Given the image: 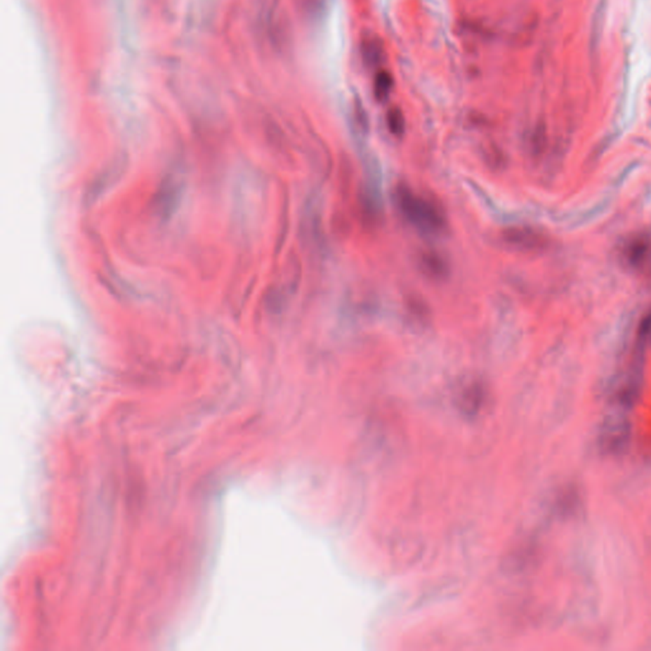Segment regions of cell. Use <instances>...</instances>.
Returning <instances> with one entry per match:
<instances>
[{"label": "cell", "instance_id": "1", "mask_svg": "<svg viewBox=\"0 0 651 651\" xmlns=\"http://www.w3.org/2000/svg\"><path fill=\"white\" fill-rule=\"evenodd\" d=\"M396 204L403 218L423 235H439L445 229L447 219L442 209L411 188H397Z\"/></svg>", "mask_w": 651, "mask_h": 651}, {"label": "cell", "instance_id": "2", "mask_svg": "<svg viewBox=\"0 0 651 651\" xmlns=\"http://www.w3.org/2000/svg\"><path fill=\"white\" fill-rule=\"evenodd\" d=\"M624 257L626 262L635 269H644L651 262V238L649 235L633 237L624 244Z\"/></svg>", "mask_w": 651, "mask_h": 651}, {"label": "cell", "instance_id": "3", "mask_svg": "<svg viewBox=\"0 0 651 651\" xmlns=\"http://www.w3.org/2000/svg\"><path fill=\"white\" fill-rule=\"evenodd\" d=\"M503 241L511 249L523 251L541 249L544 242V237L534 229L524 227H514L504 230Z\"/></svg>", "mask_w": 651, "mask_h": 651}, {"label": "cell", "instance_id": "4", "mask_svg": "<svg viewBox=\"0 0 651 651\" xmlns=\"http://www.w3.org/2000/svg\"><path fill=\"white\" fill-rule=\"evenodd\" d=\"M362 58L365 67L376 69L381 67L386 59L384 44L376 34H370L362 42Z\"/></svg>", "mask_w": 651, "mask_h": 651}, {"label": "cell", "instance_id": "5", "mask_svg": "<svg viewBox=\"0 0 651 651\" xmlns=\"http://www.w3.org/2000/svg\"><path fill=\"white\" fill-rule=\"evenodd\" d=\"M421 266L423 271L431 277H443L448 270L443 258L434 252L423 254L421 257Z\"/></svg>", "mask_w": 651, "mask_h": 651}, {"label": "cell", "instance_id": "6", "mask_svg": "<svg viewBox=\"0 0 651 651\" xmlns=\"http://www.w3.org/2000/svg\"><path fill=\"white\" fill-rule=\"evenodd\" d=\"M392 88H393L392 75L388 72H384V70L379 72L376 75V79H374V96H376V100L381 102L388 100L390 92H392Z\"/></svg>", "mask_w": 651, "mask_h": 651}, {"label": "cell", "instance_id": "7", "mask_svg": "<svg viewBox=\"0 0 651 651\" xmlns=\"http://www.w3.org/2000/svg\"><path fill=\"white\" fill-rule=\"evenodd\" d=\"M387 125L392 134L402 136L405 129H406V121H405L403 112L400 108H390V112L387 114Z\"/></svg>", "mask_w": 651, "mask_h": 651}]
</instances>
